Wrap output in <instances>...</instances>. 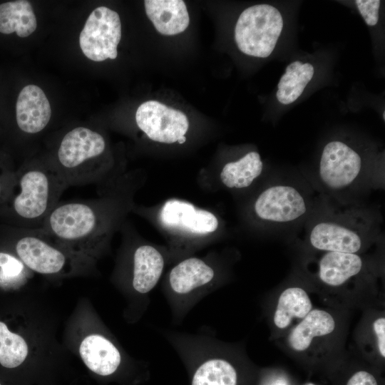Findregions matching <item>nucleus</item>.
<instances>
[{"label":"nucleus","instance_id":"f257e3e1","mask_svg":"<svg viewBox=\"0 0 385 385\" xmlns=\"http://www.w3.org/2000/svg\"><path fill=\"white\" fill-rule=\"evenodd\" d=\"M103 203L96 200L58 202L39 229L90 266L110 232L111 220Z\"/></svg>","mask_w":385,"mask_h":385},{"label":"nucleus","instance_id":"f03ea898","mask_svg":"<svg viewBox=\"0 0 385 385\" xmlns=\"http://www.w3.org/2000/svg\"><path fill=\"white\" fill-rule=\"evenodd\" d=\"M304 233L307 243L315 250L359 254L377 240L380 225L370 212L345 205L320 210Z\"/></svg>","mask_w":385,"mask_h":385},{"label":"nucleus","instance_id":"7ed1b4c3","mask_svg":"<svg viewBox=\"0 0 385 385\" xmlns=\"http://www.w3.org/2000/svg\"><path fill=\"white\" fill-rule=\"evenodd\" d=\"M11 200L14 215L28 229H39L68 188L53 165H31L17 175Z\"/></svg>","mask_w":385,"mask_h":385},{"label":"nucleus","instance_id":"20e7f679","mask_svg":"<svg viewBox=\"0 0 385 385\" xmlns=\"http://www.w3.org/2000/svg\"><path fill=\"white\" fill-rule=\"evenodd\" d=\"M103 135L88 128H75L63 137L53 167L68 187L99 181L105 172L98 162L106 150Z\"/></svg>","mask_w":385,"mask_h":385},{"label":"nucleus","instance_id":"39448f33","mask_svg":"<svg viewBox=\"0 0 385 385\" xmlns=\"http://www.w3.org/2000/svg\"><path fill=\"white\" fill-rule=\"evenodd\" d=\"M283 29V19L277 9L267 4L245 9L235 28V40L243 53L267 58L274 51Z\"/></svg>","mask_w":385,"mask_h":385},{"label":"nucleus","instance_id":"423d86ee","mask_svg":"<svg viewBox=\"0 0 385 385\" xmlns=\"http://www.w3.org/2000/svg\"><path fill=\"white\" fill-rule=\"evenodd\" d=\"M21 262L31 270L43 274L83 271L88 265L78 260L40 229H26L15 245Z\"/></svg>","mask_w":385,"mask_h":385},{"label":"nucleus","instance_id":"0eeeda50","mask_svg":"<svg viewBox=\"0 0 385 385\" xmlns=\"http://www.w3.org/2000/svg\"><path fill=\"white\" fill-rule=\"evenodd\" d=\"M365 168L358 152L341 140H332L322 150L317 178L330 192L342 193L359 185L365 178Z\"/></svg>","mask_w":385,"mask_h":385},{"label":"nucleus","instance_id":"6e6552de","mask_svg":"<svg viewBox=\"0 0 385 385\" xmlns=\"http://www.w3.org/2000/svg\"><path fill=\"white\" fill-rule=\"evenodd\" d=\"M312 203L302 188L287 183H276L266 188L254 203L255 215L274 226L287 225L304 219Z\"/></svg>","mask_w":385,"mask_h":385},{"label":"nucleus","instance_id":"1a4fd4ad","mask_svg":"<svg viewBox=\"0 0 385 385\" xmlns=\"http://www.w3.org/2000/svg\"><path fill=\"white\" fill-rule=\"evenodd\" d=\"M121 38V23L115 11L100 6L88 17L80 36L79 44L83 54L90 60L103 61L115 59Z\"/></svg>","mask_w":385,"mask_h":385},{"label":"nucleus","instance_id":"9d476101","mask_svg":"<svg viewBox=\"0 0 385 385\" xmlns=\"http://www.w3.org/2000/svg\"><path fill=\"white\" fill-rule=\"evenodd\" d=\"M135 121L152 140L173 143L185 135L189 128L187 115L157 101H148L138 108Z\"/></svg>","mask_w":385,"mask_h":385},{"label":"nucleus","instance_id":"9b49d317","mask_svg":"<svg viewBox=\"0 0 385 385\" xmlns=\"http://www.w3.org/2000/svg\"><path fill=\"white\" fill-rule=\"evenodd\" d=\"M159 219L165 228L190 235H207L218 227V220L214 214L177 199L164 203Z\"/></svg>","mask_w":385,"mask_h":385},{"label":"nucleus","instance_id":"f8f14e48","mask_svg":"<svg viewBox=\"0 0 385 385\" xmlns=\"http://www.w3.org/2000/svg\"><path fill=\"white\" fill-rule=\"evenodd\" d=\"M51 116V106L43 90L33 84L24 87L16 104L19 129L29 134L38 133L46 128Z\"/></svg>","mask_w":385,"mask_h":385},{"label":"nucleus","instance_id":"ddd939ff","mask_svg":"<svg viewBox=\"0 0 385 385\" xmlns=\"http://www.w3.org/2000/svg\"><path fill=\"white\" fill-rule=\"evenodd\" d=\"M322 252L317 262V275L329 287H341L361 275L365 269V262L359 254Z\"/></svg>","mask_w":385,"mask_h":385},{"label":"nucleus","instance_id":"4468645a","mask_svg":"<svg viewBox=\"0 0 385 385\" xmlns=\"http://www.w3.org/2000/svg\"><path fill=\"white\" fill-rule=\"evenodd\" d=\"M147 16L156 30L165 36L183 32L190 22L185 3L182 0H145Z\"/></svg>","mask_w":385,"mask_h":385},{"label":"nucleus","instance_id":"2eb2a0df","mask_svg":"<svg viewBox=\"0 0 385 385\" xmlns=\"http://www.w3.org/2000/svg\"><path fill=\"white\" fill-rule=\"evenodd\" d=\"M79 353L86 366L101 376L114 373L121 361L118 349L100 334L87 336L81 343Z\"/></svg>","mask_w":385,"mask_h":385},{"label":"nucleus","instance_id":"dca6fc26","mask_svg":"<svg viewBox=\"0 0 385 385\" xmlns=\"http://www.w3.org/2000/svg\"><path fill=\"white\" fill-rule=\"evenodd\" d=\"M335 327V320L330 313L312 309L290 332L288 344L293 351L303 352L309 348L315 339L332 334Z\"/></svg>","mask_w":385,"mask_h":385},{"label":"nucleus","instance_id":"f3484780","mask_svg":"<svg viewBox=\"0 0 385 385\" xmlns=\"http://www.w3.org/2000/svg\"><path fill=\"white\" fill-rule=\"evenodd\" d=\"M164 267L160 252L150 245H141L133 255V287L138 292L146 294L158 283Z\"/></svg>","mask_w":385,"mask_h":385},{"label":"nucleus","instance_id":"a211bd4d","mask_svg":"<svg viewBox=\"0 0 385 385\" xmlns=\"http://www.w3.org/2000/svg\"><path fill=\"white\" fill-rule=\"evenodd\" d=\"M213 269L203 260L191 257L175 266L169 277L171 289L178 294H186L209 283L214 277Z\"/></svg>","mask_w":385,"mask_h":385},{"label":"nucleus","instance_id":"6ab92c4d","mask_svg":"<svg viewBox=\"0 0 385 385\" xmlns=\"http://www.w3.org/2000/svg\"><path fill=\"white\" fill-rule=\"evenodd\" d=\"M37 27V21L31 3L26 0L8 1L0 4V33H16L24 38Z\"/></svg>","mask_w":385,"mask_h":385},{"label":"nucleus","instance_id":"aec40b11","mask_svg":"<svg viewBox=\"0 0 385 385\" xmlns=\"http://www.w3.org/2000/svg\"><path fill=\"white\" fill-rule=\"evenodd\" d=\"M312 309L307 292L299 287H289L279 295L273 322L279 329L290 326L294 319H303Z\"/></svg>","mask_w":385,"mask_h":385},{"label":"nucleus","instance_id":"412c9836","mask_svg":"<svg viewBox=\"0 0 385 385\" xmlns=\"http://www.w3.org/2000/svg\"><path fill=\"white\" fill-rule=\"evenodd\" d=\"M262 170L260 155L251 151L236 161L226 163L220 173V179L227 188L242 189L250 186Z\"/></svg>","mask_w":385,"mask_h":385},{"label":"nucleus","instance_id":"4be33fe9","mask_svg":"<svg viewBox=\"0 0 385 385\" xmlns=\"http://www.w3.org/2000/svg\"><path fill=\"white\" fill-rule=\"evenodd\" d=\"M314 71L313 66L309 63L294 61L289 64L277 85V101L289 105L297 100L313 78Z\"/></svg>","mask_w":385,"mask_h":385},{"label":"nucleus","instance_id":"5701e85b","mask_svg":"<svg viewBox=\"0 0 385 385\" xmlns=\"http://www.w3.org/2000/svg\"><path fill=\"white\" fill-rule=\"evenodd\" d=\"M237 376L234 366L221 359H209L195 372L192 385H237Z\"/></svg>","mask_w":385,"mask_h":385},{"label":"nucleus","instance_id":"b1692460","mask_svg":"<svg viewBox=\"0 0 385 385\" xmlns=\"http://www.w3.org/2000/svg\"><path fill=\"white\" fill-rule=\"evenodd\" d=\"M28 354V346L20 335L12 333L0 322V364L6 368L21 364Z\"/></svg>","mask_w":385,"mask_h":385},{"label":"nucleus","instance_id":"393cba45","mask_svg":"<svg viewBox=\"0 0 385 385\" xmlns=\"http://www.w3.org/2000/svg\"><path fill=\"white\" fill-rule=\"evenodd\" d=\"M21 260L10 254L0 252V282H10L18 279L24 270Z\"/></svg>","mask_w":385,"mask_h":385},{"label":"nucleus","instance_id":"a878e982","mask_svg":"<svg viewBox=\"0 0 385 385\" xmlns=\"http://www.w3.org/2000/svg\"><path fill=\"white\" fill-rule=\"evenodd\" d=\"M356 5L368 26H375L379 19V0H356Z\"/></svg>","mask_w":385,"mask_h":385},{"label":"nucleus","instance_id":"bb28decb","mask_svg":"<svg viewBox=\"0 0 385 385\" xmlns=\"http://www.w3.org/2000/svg\"><path fill=\"white\" fill-rule=\"evenodd\" d=\"M373 329L376 339L378 351L381 357H385V318H377L373 324Z\"/></svg>","mask_w":385,"mask_h":385},{"label":"nucleus","instance_id":"cd10ccee","mask_svg":"<svg viewBox=\"0 0 385 385\" xmlns=\"http://www.w3.org/2000/svg\"><path fill=\"white\" fill-rule=\"evenodd\" d=\"M346 385H377V381L370 373L359 371L351 376Z\"/></svg>","mask_w":385,"mask_h":385},{"label":"nucleus","instance_id":"c85d7f7f","mask_svg":"<svg viewBox=\"0 0 385 385\" xmlns=\"http://www.w3.org/2000/svg\"><path fill=\"white\" fill-rule=\"evenodd\" d=\"M185 140H186V138H185V136L184 135V136L180 137V138L178 140V142L180 144H182V143H185Z\"/></svg>","mask_w":385,"mask_h":385},{"label":"nucleus","instance_id":"c756f323","mask_svg":"<svg viewBox=\"0 0 385 385\" xmlns=\"http://www.w3.org/2000/svg\"><path fill=\"white\" fill-rule=\"evenodd\" d=\"M2 190H3V182H2V180H1V178H0V197H1V192H2Z\"/></svg>","mask_w":385,"mask_h":385},{"label":"nucleus","instance_id":"7c9ffc66","mask_svg":"<svg viewBox=\"0 0 385 385\" xmlns=\"http://www.w3.org/2000/svg\"><path fill=\"white\" fill-rule=\"evenodd\" d=\"M383 118H384V120L385 119V112H384Z\"/></svg>","mask_w":385,"mask_h":385},{"label":"nucleus","instance_id":"2f4dec72","mask_svg":"<svg viewBox=\"0 0 385 385\" xmlns=\"http://www.w3.org/2000/svg\"><path fill=\"white\" fill-rule=\"evenodd\" d=\"M276 385H284V384H276Z\"/></svg>","mask_w":385,"mask_h":385},{"label":"nucleus","instance_id":"473e14b6","mask_svg":"<svg viewBox=\"0 0 385 385\" xmlns=\"http://www.w3.org/2000/svg\"><path fill=\"white\" fill-rule=\"evenodd\" d=\"M309 385H313V384H309Z\"/></svg>","mask_w":385,"mask_h":385},{"label":"nucleus","instance_id":"72a5a7b5","mask_svg":"<svg viewBox=\"0 0 385 385\" xmlns=\"http://www.w3.org/2000/svg\"><path fill=\"white\" fill-rule=\"evenodd\" d=\"M0 385H1V384H0Z\"/></svg>","mask_w":385,"mask_h":385}]
</instances>
